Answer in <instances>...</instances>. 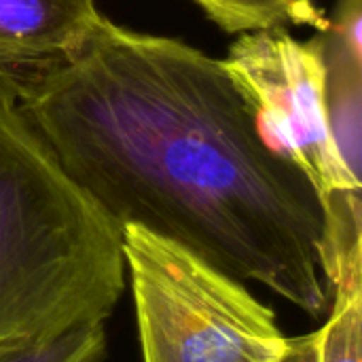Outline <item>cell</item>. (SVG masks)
Instances as JSON below:
<instances>
[{
    "instance_id": "obj_4",
    "label": "cell",
    "mask_w": 362,
    "mask_h": 362,
    "mask_svg": "<svg viewBox=\"0 0 362 362\" xmlns=\"http://www.w3.org/2000/svg\"><path fill=\"white\" fill-rule=\"evenodd\" d=\"M142 362H282L288 337L244 282L138 225L121 229Z\"/></svg>"
},
{
    "instance_id": "obj_6",
    "label": "cell",
    "mask_w": 362,
    "mask_h": 362,
    "mask_svg": "<svg viewBox=\"0 0 362 362\" xmlns=\"http://www.w3.org/2000/svg\"><path fill=\"white\" fill-rule=\"evenodd\" d=\"M327 322L301 337H288L282 362H362V278L331 291Z\"/></svg>"
},
{
    "instance_id": "obj_2",
    "label": "cell",
    "mask_w": 362,
    "mask_h": 362,
    "mask_svg": "<svg viewBox=\"0 0 362 362\" xmlns=\"http://www.w3.org/2000/svg\"><path fill=\"white\" fill-rule=\"evenodd\" d=\"M123 288L121 227L0 98V348L104 325Z\"/></svg>"
},
{
    "instance_id": "obj_7",
    "label": "cell",
    "mask_w": 362,
    "mask_h": 362,
    "mask_svg": "<svg viewBox=\"0 0 362 362\" xmlns=\"http://www.w3.org/2000/svg\"><path fill=\"white\" fill-rule=\"evenodd\" d=\"M208 19L227 34H242L263 28L308 25L327 30L329 17L316 0H193Z\"/></svg>"
},
{
    "instance_id": "obj_1",
    "label": "cell",
    "mask_w": 362,
    "mask_h": 362,
    "mask_svg": "<svg viewBox=\"0 0 362 362\" xmlns=\"http://www.w3.org/2000/svg\"><path fill=\"white\" fill-rule=\"evenodd\" d=\"M13 104L121 229L176 242L312 318L329 312L320 197L267 144L223 59L100 15Z\"/></svg>"
},
{
    "instance_id": "obj_3",
    "label": "cell",
    "mask_w": 362,
    "mask_h": 362,
    "mask_svg": "<svg viewBox=\"0 0 362 362\" xmlns=\"http://www.w3.org/2000/svg\"><path fill=\"white\" fill-rule=\"evenodd\" d=\"M223 66L267 144L293 163L320 197L329 291L362 278V180L341 157L333 134L318 36L303 42L288 28L242 32Z\"/></svg>"
},
{
    "instance_id": "obj_8",
    "label": "cell",
    "mask_w": 362,
    "mask_h": 362,
    "mask_svg": "<svg viewBox=\"0 0 362 362\" xmlns=\"http://www.w3.org/2000/svg\"><path fill=\"white\" fill-rule=\"evenodd\" d=\"M108 352L104 325L74 329L49 341L2 346L0 362H102Z\"/></svg>"
},
{
    "instance_id": "obj_5",
    "label": "cell",
    "mask_w": 362,
    "mask_h": 362,
    "mask_svg": "<svg viewBox=\"0 0 362 362\" xmlns=\"http://www.w3.org/2000/svg\"><path fill=\"white\" fill-rule=\"evenodd\" d=\"M100 15L95 0H0V98L72 55Z\"/></svg>"
}]
</instances>
